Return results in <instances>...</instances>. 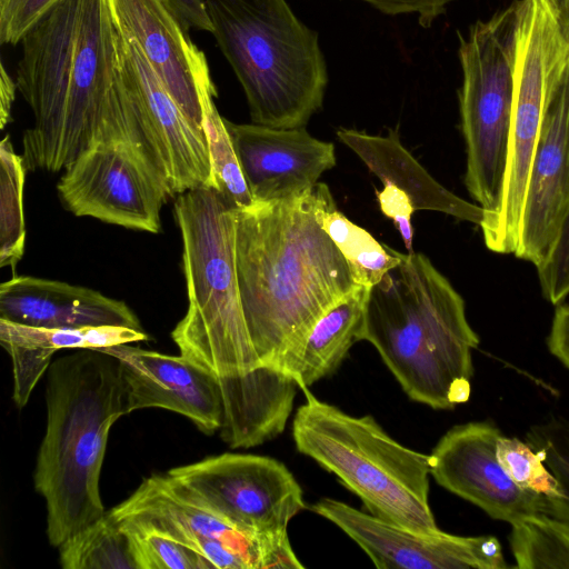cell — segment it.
Listing matches in <instances>:
<instances>
[{
    "mask_svg": "<svg viewBox=\"0 0 569 569\" xmlns=\"http://www.w3.org/2000/svg\"><path fill=\"white\" fill-rule=\"evenodd\" d=\"M547 345L549 351L569 369V303L557 307Z\"/></svg>",
    "mask_w": 569,
    "mask_h": 569,
    "instance_id": "36",
    "label": "cell"
},
{
    "mask_svg": "<svg viewBox=\"0 0 569 569\" xmlns=\"http://www.w3.org/2000/svg\"><path fill=\"white\" fill-rule=\"evenodd\" d=\"M385 14L418 13V22L428 28L453 0H361Z\"/></svg>",
    "mask_w": 569,
    "mask_h": 569,
    "instance_id": "35",
    "label": "cell"
},
{
    "mask_svg": "<svg viewBox=\"0 0 569 569\" xmlns=\"http://www.w3.org/2000/svg\"><path fill=\"white\" fill-rule=\"evenodd\" d=\"M236 210L211 187L177 197L173 212L189 303L171 337L180 355L218 380L222 439L244 442L274 432L288 420L299 387L281 372L253 370L236 266Z\"/></svg>",
    "mask_w": 569,
    "mask_h": 569,
    "instance_id": "1",
    "label": "cell"
},
{
    "mask_svg": "<svg viewBox=\"0 0 569 569\" xmlns=\"http://www.w3.org/2000/svg\"><path fill=\"white\" fill-rule=\"evenodd\" d=\"M17 82L8 74L1 63L0 77V127L3 129L11 121V108L16 98Z\"/></svg>",
    "mask_w": 569,
    "mask_h": 569,
    "instance_id": "38",
    "label": "cell"
},
{
    "mask_svg": "<svg viewBox=\"0 0 569 569\" xmlns=\"http://www.w3.org/2000/svg\"><path fill=\"white\" fill-rule=\"evenodd\" d=\"M569 201V69L548 93L533 152L516 257L539 268Z\"/></svg>",
    "mask_w": 569,
    "mask_h": 569,
    "instance_id": "17",
    "label": "cell"
},
{
    "mask_svg": "<svg viewBox=\"0 0 569 569\" xmlns=\"http://www.w3.org/2000/svg\"><path fill=\"white\" fill-rule=\"evenodd\" d=\"M109 511L118 520L190 547L213 569L305 567L288 532H243L190 497L167 473L143 479L128 499Z\"/></svg>",
    "mask_w": 569,
    "mask_h": 569,
    "instance_id": "10",
    "label": "cell"
},
{
    "mask_svg": "<svg viewBox=\"0 0 569 569\" xmlns=\"http://www.w3.org/2000/svg\"><path fill=\"white\" fill-rule=\"evenodd\" d=\"M305 391L292 421L297 450L357 495L369 512L420 532L439 530L429 505L430 456L392 439L371 417H356Z\"/></svg>",
    "mask_w": 569,
    "mask_h": 569,
    "instance_id": "7",
    "label": "cell"
},
{
    "mask_svg": "<svg viewBox=\"0 0 569 569\" xmlns=\"http://www.w3.org/2000/svg\"><path fill=\"white\" fill-rule=\"evenodd\" d=\"M20 43L16 82L33 114L22 137L28 169L57 173L104 141L130 144L146 162L107 0H63Z\"/></svg>",
    "mask_w": 569,
    "mask_h": 569,
    "instance_id": "2",
    "label": "cell"
},
{
    "mask_svg": "<svg viewBox=\"0 0 569 569\" xmlns=\"http://www.w3.org/2000/svg\"><path fill=\"white\" fill-rule=\"evenodd\" d=\"M0 266L14 271L26 244L23 187L27 166L7 134L0 143Z\"/></svg>",
    "mask_w": 569,
    "mask_h": 569,
    "instance_id": "27",
    "label": "cell"
},
{
    "mask_svg": "<svg viewBox=\"0 0 569 569\" xmlns=\"http://www.w3.org/2000/svg\"><path fill=\"white\" fill-rule=\"evenodd\" d=\"M204 132L212 174V188L221 192L236 209L251 207L256 201L249 190L233 143L214 101L202 107Z\"/></svg>",
    "mask_w": 569,
    "mask_h": 569,
    "instance_id": "28",
    "label": "cell"
},
{
    "mask_svg": "<svg viewBox=\"0 0 569 569\" xmlns=\"http://www.w3.org/2000/svg\"><path fill=\"white\" fill-rule=\"evenodd\" d=\"M118 521L129 537L137 569H213L204 557L190 547L170 537Z\"/></svg>",
    "mask_w": 569,
    "mask_h": 569,
    "instance_id": "30",
    "label": "cell"
},
{
    "mask_svg": "<svg viewBox=\"0 0 569 569\" xmlns=\"http://www.w3.org/2000/svg\"><path fill=\"white\" fill-rule=\"evenodd\" d=\"M100 350L120 362L130 412L161 408L187 417L207 435L220 430L222 391L208 371L182 355H163L129 343Z\"/></svg>",
    "mask_w": 569,
    "mask_h": 569,
    "instance_id": "19",
    "label": "cell"
},
{
    "mask_svg": "<svg viewBox=\"0 0 569 569\" xmlns=\"http://www.w3.org/2000/svg\"><path fill=\"white\" fill-rule=\"evenodd\" d=\"M368 289L357 286L315 323L290 373L299 388L306 389L332 373L360 341Z\"/></svg>",
    "mask_w": 569,
    "mask_h": 569,
    "instance_id": "23",
    "label": "cell"
},
{
    "mask_svg": "<svg viewBox=\"0 0 569 569\" xmlns=\"http://www.w3.org/2000/svg\"><path fill=\"white\" fill-rule=\"evenodd\" d=\"M236 266L256 372L290 377L315 323L359 286L316 220L312 190L237 209Z\"/></svg>",
    "mask_w": 569,
    "mask_h": 569,
    "instance_id": "3",
    "label": "cell"
},
{
    "mask_svg": "<svg viewBox=\"0 0 569 569\" xmlns=\"http://www.w3.org/2000/svg\"><path fill=\"white\" fill-rule=\"evenodd\" d=\"M566 17H567V19L569 20V3H568V8H567V12H566Z\"/></svg>",
    "mask_w": 569,
    "mask_h": 569,
    "instance_id": "40",
    "label": "cell"
},
{
    "mask_svg": "<svg viewBox=\"0 0 569 569\" xmlns=\"http://www.w3.org/2000/svg\"><path fill=\"white\" fill-rule=\"evenodd\" d=\"M312 196L316 220L342 253L357 284L372 287L400 262L401 252L380 243L338 210L327 184L318 182Z\"/></svg>",
    "mask_w": 569,
    "mask_h": 569,
    "instance_id": "24",
    "label": "cell"
},
{
    "mask_svg": "<svg viewBox=\"0 0 569 569\" xmlns=\"http://www.w3.org/2000/svg\"><path fill=\"white\" fill-rule=\"evenodd\" d=\"M361 340L413 401L446 410L469 400L479 337L462 297L425 254L401 253L368 289Z\"/></svg>",
    "mask_w": 569,
    "mask_h": 569,
    "instance_id": "4",
    "label": "cell"
},
{
    "mask_svg": "<svg viewBox=\"0 0 569 569\" xmlns=\"http://www.w3.org/2000/svg\"><path fill=\"white\" fill-rule=\"evenodd\" d=\"M212 34L247 98L252 123L305 128L328 84L318 33L286 0H203Z\"/></svg>",
    "mask_w": 569,
    "mask_h": 569,
    "instance_id": "6",
    "label": "cell"
},
{
    "mask_svg": "<svg viewBox=\"0 0 569 569\" xmlns=\"http://www.w3.org/2000/svg\"><path fill=\"white\" fill-rule=\"evenodd\" d=\"M194 500L247 533L288 532L306 508L302 489L280 461L222 453L167 472Z\"/></svg>",
    "mask_w": 569,
    "mask_h": 569,
    "instance_id": "11",
    "label": "cell"
},
{
    "mask_svg": "<svg viewBox=\"0 0 569 569\" xmlns=\"http://www.w3.org/2000/svg\"><path fill=\"white\" fill-rule=\"evenodd\" d=\"M517 22L515 1L490 20L477 21L467 37L459 34V108L467 151L465 184L483 209L481 224L497 216L503 198L515 97Z\"/></svg>",
    "mask_w": 569,
    "mask_h": 569,
    "instance_id": "8",
    "label": "cell"
},
{
    "mask_svg": "<svg viewBox=\"0 0 569 569\" xmlns=\"http://www.w3.org/2000/svg\"><path fill=\"white\" fill-rule=\"evenodd\" d=\"M63 0H0V41L16 46Z\"/></svg>",
    "mask_w": 569,
    "mask_h": 569,
    "instance_id": "33",
    "label": "cell"
},
{
    "mask_svg": "<svg viewBox=\"0 0 569 569\" xmlns=\"http://www.w3.org/2000/svg\"><path fill=\"white\" fill-rule=\"evenodd\" d=\"M561 11L566 12L569 0H551Z\"/></svg>",
    "mask_w": 569,
    "mask_h": 569,
    "instance_id": "39",
    "label": "cell"
},
{
    "mask_svg": "<svg viewBox=\"0 0 569 569\" xmlns=\"http://www.w3.org/2000/svg\"><path fill=\"white\" fill-rule=\"evenodd\" d=\"M510 548L521 569H569V522L536 513L511 523Z\"/></svg>",
    "mask_w": 569,
    "mask_h": 569,
    "instance_id": "26",
    "label": "cell"
},
{
    "mask_svg": "<svg viewBox=\"0 0 569 569\" xmlns=\"http://www.w3.org/2000/svg\"><path fill=\"white\" fill-rule=\"evenodd\" d=\"M501 435L489 421L452 427L429 455L430 475L442 488L511 525L543 513L545 497L521 489L503 470L497 457Z\"/></svg>",
    "mask_w": 569,
    "mask_h": 569,
    "instance_id": "16",
    "label": "cell"
},
{
    "mask_svg": "<svg viewBox=\"0 0 569 569\" xmlns=\"http://www.w3.org/2000/svg\"><path fill=\"white\" fill-rule=\"evenodd\" d=\"M64 569H137L129 537L107 511L59 547Z\"/></svg>",
    "mask_w": 569,
    "mask_h": 569,
    "instance_id": "25",
    "label": "cell"
},
{
    "mask_svg": "<svg viewBox=\"0 0 569 569\" xmlns=\"http://www.w3.org/2000/svg\"><path fill=\"white\" fill-rule=\"evenodd\" d=\"M240 167L256 202L301 197L336 166L335 146L305 128L281 129L224 119Z\"/></svg>",
    "mask_w": 569,
    "mask_h": 569,
    "instance_id": "18",
    "label": "cell"
},
{
    "mask_svg": "<svg viewBox=\"0 0 569 569\" xmlns=\"http://www.w3.org/2000/svg\"><path fill=\"white\" fill-rule=\"evenodd\" d=\"M0 319L46 329L120 326L143 330L124 301L31 276H13L0 284Z\"/></svg>",
    "mask_w": 569,
    "mask_h": 569,
    "instance_id": "20",
    "label": "cell"
},
{
    "mask_svg": "<svg viewBox=\"0 0 569 569\" xmlns=\"http://www.w3.org/2000/svg\"><path fill=\"white\" fill-rule=\"evenodd\" d=\"M170 2L189 28L212 32L203 0H170Z\"/></svg>",
    "mask_w": 569,
    "mask_h": 569,
    "instance_id": "37",
    "label": "cell"
},
{
    "mask_svg": "<svg viewBox=\"0 0 569 569\" xmlns=\"http://www.w3.org/2000/svg\"><path fill=\"white\" fill-rule=\"evenodd\" d=\"M312 510L350 537L380 569H505L493 536L462 537L420 532L366 513L342 501L322 498Z\"/></svg>",
    "mask_w": 569,
    "mask_h": 569,
    "instance_id": "14",
    "label": "cell"
},
{
    "mask_svg": "<svg viewBox=\"0 0 569 569\" xmlns=\"http://www.w3.org/2000/svg\"><path fill=\"white\" fill-rule=\"evenodd\" d=\"M526 441L542 455L559 487V496L545 497L543 515L569 522V420L551 417L537 423Z\"/></svg>",
    "mask_w": 569,
    "mask_h": 569,
    "instance_id": "29",
    "label": "cell"
},
{
    "mask_svg": "<svg viewBox=\"0 0 569 569\" xmlns=\"http://www.w3.org/2000/svg\"><path fill=\"white\" fill-rule=\"evenodd\" d=\"M497 457L510 479L521 489L541 497L559 496L558 482L542 455L527 441L501 435L497 442Z\"/></svg>",
    "mask_w": 569,
    "mask_h": 569,
    "instance_id": "31",
    "label": "cell"
},
{
    "mask_svg": "<svg viewBox=\"0 0 569 569\" xmlns=\"http://www.w3.org/2000/svg\"><path fill=\"white\" fill-rule=\"evenodd\" d=\"M377 199L381 212L397 227L406 249L412 251L415 230L411 218L416 210L409 196L395 184L385 183L383 189L377 192Z\"/></svg>",
    "mask_w": 569,
    "mask_h": 569,
    "instance_id": "34",
    "label": "cell"
},
{
    "mask_svg": "<svg viewBox=\"0 0 569 569\" xmlns=\"http://www.w3.org/2000/svg\"><path fill=\"white\" fill-rule=\"evenodd\" d=\"M338 139L350 148L381 182L406 192L415 210L438 211L480 226L483 209L449 191L403 147L397 130L387 136L340 128Z\"/></svg>",
    "mask_w": 569,
    "mask_h": 569,
    "instance_id": "21",
    "label": "cell"
},
{
    "mask_svg": "<svg viewBox=\"0 0 569 569\" xmlns=\"http://www.w3.org/2000/svg\"><path fill=\"white\" fill-rule=\"evenodd\" d=\"M143 330L120 326L46 329L0 319V343L13 369V400L23 408L53 355L62 349L100 350L148 340Z\"/></svg>",
    "mask_w": 569,
    "mask_h": 569,
    "instance_id": "22",
    "label": "cell"
},
{
    "mask_svg": "<svg viewBox=\"0 0 569 569\" xmlns=\"http://www.w3.org/2000/svg\"><path fill=\"white\" fill-rule=\"evenodd\" d=\"M57 190L74 216L151 233L161 230V208L170 198L123 141L91 144L64 169Z\"/></svg>",
    "mask_w": 569,
    "mask_h": 569,
    "instance_id": "13",
    "label": "cell"
},
{
    "mask_svg": "<svg viewBox=\"0 0 569 569\" xmlns=\"http://www.w3.org/2000/svg\"><path fill=\"white\" fill-rule=\"evenodd\" d=\"M118 51L130 111L146 153L170 198L198 187L212 188L204 132L183 113L137 43L119 31Z\"/></svg>",
    "mask_w": 569,
    "mask_h": 569,
    "instance_id": "12",
    "label": "cell"
},
{
    "mask_svg": "<svg viewBox=\"0 0 569 569\" xmlns=\"http://www.w3.org/2000/svg\"><path fill=\"white\" fill-rule=\"evenodd\" d=\"M537 271L545 298L559 305L569 295V201L552 251Z\"/></svg>",
    "mask_w": 569,
    "mask_h": 569,
    "instance_id": "32",
    "label": "cell"
},
{
    "mask_svg": "<svg viewBox=\"0 0 569 569\" xmlns=\"http://www.w3.org/2000/svg\"><path fill=\"white\" fill-rule=\"evenodd\" d=\"M515 97L508 167L497 216L480 226L487 248L516 253L548 93L569 69V20L551 0H517Z\"/></svg>",
    "mask_w": 569,
    "mask_h": 569,
    "instance_id": "9",
    "label": "cell"
},
{
    "mask_svg": "<svg viewBox=\"0 0 569 569\" xmlns=\"http://www.w3.org/2000/svg\"><path fill=\"white\" fill-rule=\"evenodd\" d=\"M47 427L34 469V488L47 506L53 547L101 518L99 480L109 431L130 413L119 360L80 349L48 369Z\"/></svg>",
    "mask_w": 569,
    "mask_h": 569,
    "instance_id": "5",
    "label": "cell"
},
{
    "mask_svg": "<svg viewBox=\"0 0 569 569\" xmlns=\"http://www.w3.org/2000/svg\"><path fill=\"white\" fill-rule=\"evenodd\" d=\"M118 31L137 43L173 100L200 130L217 89L208 61L170 0H107Z\"/></svg>",
    "mask_w": 569,
    "mask_h": 569,
    "instance_id": "15",
    "label": "cell"
}]
</instances>
